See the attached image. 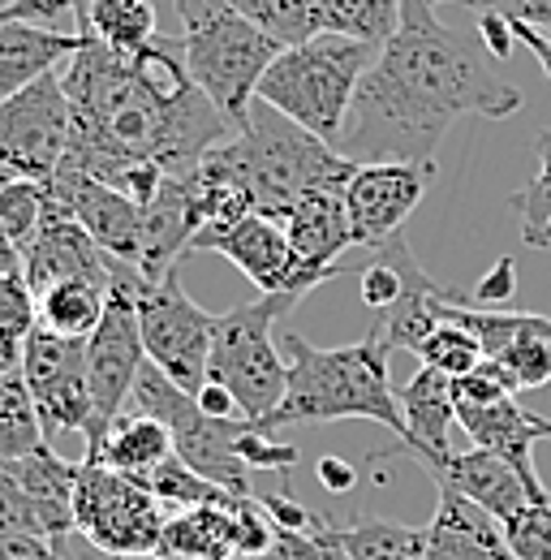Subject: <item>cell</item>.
<instances>
[{
  "mask_svg": "<svg viewBox=\"0 0 551 560\" xmlns=\"http://www.w3.org/2000/svg\"><path fill=\"white\" fill-rule=\"evenodd\" d=\"M479 39L495 61H508L513 57V44H517L508 18H500V13H479Z\"/></svg>",
  "mask_w": 551,
  "mask_h": 560,
  "instance_id": "46",
  "label": "cell"
},
{
  "mask_svg": "<svg viewBox=\"0 0 551 560\" xmlns=\"http://www.w3.org/2000/svg\"><path fill=\"white\" fill-rule=\"evenodd\" d=\"M17 488L26 491V500L35 504L39 513V526L52 544H66L73 535V488H78V462H66L52 444L22 457V462H9L4 466Z\"/></svg>",
  "mask_w": 551,
  "mask_h": 560,
  "instance_id": "25",
  "label": "cell"
},
{
  "mask_svg": "<svg viewBox=\"0 0 551 560\" xmlns=\"http://www.w3.org/2000/svg\"><path fill=\"white\" fill-rule=\"evenodd\" d=\"M108 289L113 284H99V280H61L52 289H44L35 298L39 306V328L57 332V337H73V341H86L99 319H104V306H108Z\"/></svg>",
  "mask_w": 551,
  "mask_h": 560,
  "instance_id": "28",
  "label": "cell"
},
{
  "mask_svg": "<svg viewBox=\"0 0 551 560\" xmlns=\"http://www.w3.org/2000/svg\"><path fill=\"white\" fill-rule=\"evenodd\" d=\"M134 560H168V557H160V552H155V557H134Z\"/></svg>",
  "mask_w": 551,
  "mask_h": 560,
  "instance_id": "55",
  "label": "cell"
},
{
  "mask_svg": "<svg viewBox=\"0 0 551 560\" xmlns=\"http://www.w3.org/2000/svg\"><path fill=\"white\" fill-rule=\"evenodd\" d=\"M138 284L142 272L130 264L113 268V289L99 328L86 337V375H91V406L95 419L86 427V453H95L108 435V427L130 410L138 371L146 362L142 350V328H138Z\"/></svg>",
  "mask_w": 551,
  "mask_h": 560,
  "instance_id": "9",
  "label": "cell"
},
{
  "mask_svg": "<svg viewBox=\"0 0 551 560\" xmlns=\"http://www.w3.org/2000/svg\"><path fill=\"white\" fill-rule=\"evenodd\" d=\"M413 353L422 358V366H431V371H439V375H448V380L470 375L482 358H486L479 346V337L466 332V328L453 324V319H444V324H439V328H435Z\"/></svg>",
  "mask_w": 551,
  "mask_h": 560,
  "instance_id": "34",
  "label": "cell"
},
{
  "mask_svg": "<svg viewBox=\"0 0 551 560\" xmlns=\"http://www.w3.org/2000/svg\"><path fill=\"white\" fill-rule=\"evenodd\" d=\"M82 35L78 31H57L44 22H0V104L39 82L44 73L57 70V61H69L78 52Z\"/></svg>",
  "mask_w": 551,
  "mask_h": 560,
  "instance_id": "23",
  "label": "cell"
},
{
  "mask_svg": "<svg viewBox=\"0 0 551 560\" xmlns=\"http://www.w3.org/2000/svg\"><path fill=\"white\" fill-rule=\"evenodd\" d=\"M195 401H199V410L211 415V419H242V415H237V401L228 397V388H220V384H211V380L195 393Z\"/></svg>",
  "mask_w": 551,
  "mask_h": 560,
  "instance_id": "48",
  "label": "cell"
},
{
  "mask_svg": "<svg viewBox=\"0 0 551 560\" xmlns=\"http://www.w3.org/2000/svg\"><path fill=\"white\" fill-rule=\"evenodd\" d=\"M470 13H500L508 22H526L535 31L551 26V0H466Z\"/></svg>",
  "mask_w": 551,
  "mask_h": 560,
  "instance_id": "44",
  "label": "cell"
},
{
  "mask_svg": "<svg viewBox=\"0 0 551 560\" xmlns=\"http://www.w3.org/2000/svg\"><path fill=\"white\" fill-rule=\"evenodd\" d=\"M530 186H535V190H551V130L539 135V173H535Z\"/></svg>",
  "mask_w": 551,
  "mask_h": 560,
  "instance_id": "50",
  "label": "cell"
},
{
  "mask_svg": "<svg viewBox=\"0 0 551 560\" xmlns=\"http://www.w3.org/2000/svg\"><path fill=\"white\" fill-rule=\"evenodd\" d=\"M9 4H17V0H0V9H9Z\"/></svg>",
  "mask_w": 551,
  "mask_h": 560,
  "instance_id": "56",
  "label": "cell"
},
{
  "mask_svg": "<svg viewBox=\"0 0 551 560\" xmlns=\"http://www.w3.org/2000/svg\"><path fill=\"white\" fill-rule=\"evenodd\" d=\"M17 371L35 397V410H39L48 440L52 435H86V427L95 419L91 375H86V341L35 328L22 346Z\"/></svg>",
  "mask_w": 551,
  "mask_h": 560,
  "instance_id": "13",
  "label": "cell"
},
{
  "mask_svg": "<svg viewBox=\"0 0 551 560\" xmlns=\"http://www.w3.org/2000/svg\"><path fill=\"white\" fill-rule=\"evenodd\" d=\"M242 18H250L268 39L280 48H297L306 39H315L310 26V0H228Z\"/></svg>",
  "mask_w": 551,
  "mask_h": 560,
  "instance_id": "33",
  "label": "cell"
},
{
  "mask_svg": "<svg viewBox=\"0 0 551 560\" xmlns=\"http://www.w3.org/2000/svg\"><path fill=\"white\" fill-rule=\"evenodd\" d=\"M315 475H319V483H324V488L337 491V495L357 488V470H353L349 462H341V457H324V462L315 466Z\"/></svg>",
  "mask_w": 551,
  "mask_h": 560,
  "instance_id": "47",
  "label": "cell"
},
{
  "mask_svg": "<svg viewBox=\"0 0 551 560\" xmlns=\"http://www.w3.org/2000/svg\"><path fill=\"white\" fill-rule=\"evenodd\" d=\"M457 427L470 435V448L504 457L535 488H543V479L535 470V440H539L535 415L517 397H504V401H491V406H457Z\"/></svg>",
  "mask_w": 551,
  "mask_h": 560,
  "instance_id": "24",
  "label": "cell"
},
{
  "mask_svg": "<svg viewBox=\"0 0 551 560\" xmlns=\"http://www.w3.org/2000/svg\"><path fill=\"white\" fill-rule=\"evenodd\" d=\"M164 522H168L164 504L138 479L86 457L78 462L73 535H82L91 548L117 560L155 557L164 539Z\"/></svg>",
  "mask_w": 551,
  "mask_h": 560,
  "instance_id": "10",
  "label": "cell"
},
{
  "mask_svg": "<svg viewBox=\"0 0 551 560\" xmlns=\"http://www.w3.org/2000/svg\"><path fill=\"white\" fill-rule=\"evenodd\" d=\"M535 431H539V440H551V419L535 415Z\"/></svg>",
  "mask_w": 551,
  "mask_h": 560,
  "instance_id": "53",
  "label": "cell"
},
{
  "mask_svg": "<svg viewBox=\"0 0 551 560\" xmlns=\"http://www.w3.org/2000/svg\"><path fill=\"white\" fill-rule=\"evenodd\" d=\"M284 233L297 250V259L324 277H344L349 264H337L353 242V224H349V208H344V190H319L310 199H302L297 211L284 220Z\"/></svg>",
  "mask_w": 551,
  "mask_h": 560,
  "instance_id": "22",
  "label": "cell"
},
{
  "mask_svg": "<svg viewBox=\"0 0 551 560\" xmlns=\"http://www.w3.org/2000/svg\"><path fill=\"white\" fill-rule=\"evenodd\" d=\"M39 328V306H35V293L22 272H0V350L17 353L26 337Z\"/></svg>",
  "mask_w": 551,
  "mask_h": 560,
  "instance_id": "36",
  "label": "cell"
},
{
  "mask_svg": "<svg viewBox=\"0 0 551 560\" xmlns=\"http://www.w3.org/2000/svg\"><path fill=\"white\" fill-rule=\"evenodd\" d=\"M0 535H39V539H48L44 526H39L35 504L26 500V491L17 488V479L4 466H0Z\"/></svg>",
  "mask_w": 551,
  "mask_h": 560,
  "instance_id": "40",
  "label": "cell"
},
{
  "mask_svg": "<svg viewBox=\"0 0 551 560\" xmlns=\"http://www.w3.org/2000/svg\"><path fill=\"white\" fill-rule=\"evenodd\" d=\"M426 4H431V9H435V4H448V0H426ZM457 4H466V0H457Z\"/></svg>",
  "mask_w": 551,
  "mask_h": 560,
  "instance_id": "54",
  "label": "cell"
},
{
  "mask_svg": "<svg viewBox=\"0 0 551 560\" xmlns=\"http://www.w3.org/2000/svg\"><path fill=\"white\" fill-rule=\"evenodd\" d=\"M73 108L61 73H44L0 104V173L48 186L66 164Z\"/></svg>",
  "mask_w": 551,
  "mask_h": 560,
  "instance_id": "12",
  "label": "cell"
},
{
  "mask_svg": "<svg viewBox=\"0 0 551 560\" xmlns=\"http://www.w3.org/2000/svg\"><path fill=\"white\" fill-rule=\"evenodd\" d=\"M61 86L73 108L61 168L121 190L138 208L155 199L164 177H186L233 135L195 86L181 39L168 35H155L138 52H113L82 35Z\"/></svg>",
  "mask_w": 551,
  "mask_h": 560,
  "instance_id": "1",
  "label": "cell"
},
{
  "mask_svg": "<svg viewBox=\"0 0 551 560\" xmlns=\"http://www.w3.org/2000/svg\"><path fill=\"white\" fill-rule=\"evenodd\" d=\"M280 350L289 362V384H284V401L276 406L272 419L259 422L263 431L297 427V422L362 419L392 431L397 444L406 440V419H401L392 371H388L392 346L375 328L362 341L337 346V350H319L306 337H297L293 328H284Z\"/></svg>",
  "mask_w": 551,
  "mask_h": 560,
  "instance_id": "3",
  "label": "cell"
},
{
  "mask_svg": "<svg viewBox=\"0 0 551 560\" xmlns=\"http://www.w3.org/2000/svg\"><path fill=\"white\" fill-rule=\"evenodd\" d=\"M297 302L302 298H293V293H259L255 302L233 306L228 315H215L207 380L228 388L242 419H272L276 406L284 401L289 362H284V350L276 346V324Z\"/></svg>",
  "mask_w": 551,
  "mask_h": 560,
  "instance_id": "7",
  "label": "cell"
},
{
  "mask_svg": "<svg viewBox=\"0 0 551 560\" xmlns=\"http://www.w3.org/2000/svg\"><path fill=\"white\" fill-rule=\"evenodd\" d=\"M439 504L426 526V560H517L504 544V526L453 488H435Z\"/></svg>",
  "mask_w": 551,
  "mask_h": 560,
  "instance_id": "21",
  "label": "cell"
},
{
  "mask_svg": "<svg viewBox=\"0 0 551 560\" xmlns=\"http://www.w3.org/2000/svg\"><path fill=\"white\" fill-rule=\"evenodd\" d=\"M39 448H48V431L39 422L35 397L22 380V371L13 366L9 375H0V466L22 462Z\"/></svg>",
  "mask_w": 551,
  "mask_h": 560,
  "instance_id": "30",
  "label": "cell"
},
{
  "mask_svg": "<svg viewBox=\"0 0 551 560\" xmlns=\"http://www.w3.org/2000/svg\"><path fill=\"white\" fill-rule=\"evenodd\" d=\"M82 457H86V462H99V466H108V470H121V475H130V479H138V483L146 488L151 470L173 457V435H168V427L160 419L126 410L121 419L108 427L104 444H99L95 453H82Z\"/></svg>",
  "mask_w": 551,
  "mask_h": 560,
  "instance_id": "26",
  "label": "cell"
},
{
  "mask_svg": "<svg viewBox=\"0 0 551 560\" xmlns=\"http://www.w3.org/2000/svg\"><path fill=\"white\" fill-rule=\"evenodd\" d=\"M341 548L353 560H426V530L388 522V517H353L337 526Z\"/></svg>",
  "mask_w": 551,
  "mask_h": 560,
  "instance_id": "31",
  "label": "cell"
},
{
  "mask_svg": "<svg viewBox=\"0 0 551 560\" xmlns=\"http://www.w3.org/2000/svg\"><path fill=\"white\" fill-rule=\"evenodd\" d=\"M517 108L521 91L495 73L482 39L439 22L426 0H406L397 35L357 82L337 151L353 164H435L457 121H500Z\"/></svg>",
  "mask_w": 551,
  "mask_h": 560,
  "instance_id": "2",
  "label": "cell"
},
{
  "mask_svg": "<svg viewBox=\"0 0 551 560\" xmlns=\"http://www.w3.org/2000/svg\"><path fill=\"white\" fill-rule=\"evenodd\" d=\"M207 155L228 182H237L246 190L255 215H268L276 224H284L302 199H310L319 190H344L357 168L332 142L315 139L310 130H302L297 121L280 117L276 108L259 104V100H255L246 126L233 130Z\"/></svg>",
  "mask_w": 551,
  "mask_h": 560,
  "instance_id": "4",
  "label": "cell"
},
{
  "mask_svg": "<svg viewBox=\"0 0 551 560\" xmlns=\"http://www.w3.org/2000/svg\"><path fill=\"white\" fill-rule=\"evenodd\" d=\"M397 406L406 419V440L392 453H410L413 462L431 475L435 466H444L457 448H453V427H457V397H453V380L422 366L406 388H397Z\"/></svg>",
  "mask_w": 551,
  "mask_h": 560,
  "instance_id": "18",
  "label": "cell"
},
{
  "mask_svg": "<svg viewBox=\"0 0 551 560\" xmlns=\"http://www.w3.org/2000/svg\"><path fill=\"white\" fill-rule=\"evenodd\" d=\"M44 195L66 211V215H73L108 259L138 268V250H142V208H138L134 199H126L121 190H113V186H104V182H95V177L66 173V168L44 186Z\"/></svg>",
  "mask_w": 551,
  "mask_h": 560,
  "instance_id": "16",
  "label": "cell"
},
{
  "mask_svg": "<svg viewBox=\"0 0 551 560\" xmlns=\"http://www.w3.org/2000/svg\"><path fill=\"white\" fill-rule=\"evenodd\" d=\"M237 462L255 475V470H276V475H293L297 466V444L276 440V431H263L259 422H246L237 435Z\"/></svg>",
  "mask_w": 551,
  "mask_h": 560,
  "instance_id": "38",
  "label": "cell"
},
{
  "mask_svg": "<svg viewBox=\"0 0 551 560\" xmlns=\"http://www.w3.org/2000/svg\"><path fill=\"white\" fill-rule=\"evenodd\" d=\"M268 560H353V557L341 548L337 526L319 517V526L306 530V535H276V548Z\"/></svg>",
  "mask_w": 551,
  "mask_h": 560,
  "instance_id": "39",
  "label": "cell"
},
{
  "mask_svg": "<svg viewBox=\"0 0 551 560\" xmlns=\"http://www.w3.org/2000/svg\"><path fill=\"white\" fill-rule=\"evenodd\" d=\"M130 410L164 422L168 435H173V453L195 475H203L207 483L233 491V495H255L250 491V470L237 462V435L250 419H211V415H203L195 393L177 388L155 362H142Z\"/></svg>",
  "mask_w": 551,
  "mask_h": 560,
  "instance_id": "8",
  "label": "cell"
},
{
  "mask_svg": "<svg viewBox=\"0 0 551 560\" xmlns=\"http://www.w3.org/2000/svg\"><path fill=\"white\" fill-rule=\"evenodd\" d=\"M513 26V35H517V44H526L530 52H535V61L543 66V73L551 78V39L543 31H535V26H526V22H508Z\"/></svg>",
  "mask_w": 551,
  "mask_h": 560,
  "instance_id": "49",
  "label": "cell"
},
{
  "mask_svg": "<svg viewBox=\"0 0 551 560\" xmlns=\"http://www.w3.org/2000/svg\"><path fill=\"white\" fill-rule=\"evenodd\" d=\"M138 328L146 362H155L186 393L203 388L211 341H215V315L186 293L177 268L155 284L151 280L138 284Z\"/></svg>",
  "mask_w": 551,
  "mask_h": 560,
  "instance_id": "11",
  "label": "cell"
},
{
  "mask_svg": "<svg viewBox=\"0 0 551 560\" xmlns=\"http://www.w3.org/2000/svg\"><path fill=\"white\" fill-rule=\"evenodd\" d=\"M146 491L164 504V513H186V509H203V504H233V500H237L233 491L215 488V483H207L203 475H195L177 453H173L164 466H155V470H151Z\"/></svg>",
  "mask_w": 551,
  "mask_h": 560,
  "instance_id": "32",
  "label": "cell"
},
{
  "mask_svg": "<svg viewBox=\"0 0 551 560\" xmlns=\"http://www.w3.org/2000/svg\"><path fill=\"white\" fill-rule=\"evenodd\" d=\"M453 397H457V406H491V401H504V397H517V393L508 388L500 366L491 358H482L470 375L453 380Z\"/></svg>",
  "mask_w": 551,
  "mask_h": 560,
  "instance_id": "41",
  "label": "cell"
},
{
  "mask_svg": "<svg viewBox=\"0 0 551 560\" xmlns=\"http://www.w3.org/2000/svg\"><path fill=\"white\" fill-rule=\"evenodd\" d=\"M513 293H517V264H513V259H495V268L474 284V293H470V302H466V306L508 311Z\"/></svg>",
  "mask_w": 551,
  "mask_h": 560,
  "instance_id": "42",
  "label": "cell"
},
{
  "mask_svg": "<svg viewBox=\"0 0 551 560\" xmlns=\"http://www.w3.org/2000/svg\"><path fill=\"white\" fill-rule=\"evenodd\" d=\"M435 488H453L457 495L474 500L479 509H486L495 522H508L517 509H526L530 500H551L548 488H535L517 466H508L504 457L495 453H482V448H466V453H453L444 466L431 470Z\"/></svg>",
  "mask_w": 551,
  "mask_h": 560,
  "instance_id": "19",
  "label": "cell"
},
{
  "mask_svg": "<svg viewBox=\"0 0 551 560\" xmlns=\"http://www.w3.org/2000/svg\"><path fill=\"white\" fill-rule=\"evenodd\" d=\"M17 366V353H9V350H0V375H9Z\"/></svg>",
  "mask_w": 551,
  "mask_h": 560,
  "instance_id": "52",
  "label": "cell"
},
{
  "mask_svg": "<svg viewBox=\"0 0 551 560\" xmlns=\"http://www.w3.org/2000/svg\"><path fill=\"white\" fill-rule=\"evenodd\" d=\"M259 500H263V513L272 517V526L280 535H306V530L319 526V513H310L306 504H297L284 488L272 491V495H259Z\"/></svg>",
  "mask_w": 551,
  "mask_h": 560,
  "instance_id": "43",
  "label": "cell"
},
{
  "mask_svg": "<svg viewBox=\"0 0 551 560\" xmlns=\"http://www.w3.org/2000/svg\"><path fill=\"white\" fill-rule=\"evenodd\" d=\"M199 211L190 199V186L181 177H164L151 203H142V250H138V272L142 280H164L177 259L195 246L199 237Z\"/></svg>",
  "mask_w": 551,
  "mask_h": 560,
  "instance_id": "20",
  "label": "cell"
},
{
  "mask_svg": "<svg viewBox=\"0 0 551 560\" xmlns=\"http://www.w3.org/2000/svg\"><path fill=\"white\" fill-rule=\"evenodd\" d=\"M0 560H78L66 544L39 539V535H0Z\"/></svg>",
  "mask_w": 551,
  "mask_h": 560,
  "instance_id": "45",
  "label": "cell"
},
{
  "mask_svg": "<svg viewBox=\"0 0 551 560\" xmlns=\"http://www.w3.org/2000/svg\"><path fill=\"white\" fill-rule=\"evenodd\" d=\"M78 35H91L95 44L113 52H138L160 35L155 4L151 0H86L78 18Z\"/></svg>",
  "mask_w": 551,
  "mask_h": 560,
  "instance_id": "29",
  "label": "cell"
},
{
  "mask_svg": "<svg viewBox=\"0 0 551 560\" xmlns=\"http://www.w3.org/2000/svg\"><path fill=\"white\" fill-rule=\"evenodd\" d=\"M504 526V544L517 560H551V500H530Z\"/></svg>",
  "mask_w": 551,
  "mask_h": 560,
  "instance_id": "37",
  "label": "cell"
},
{
  "mask_svg": "<svg viewBox=\"0 0 551 560\" xmlns=\"http://www.w3.org/2000/svg\"><path fill=\"white\" fill-rule=\"evenodd\" d=\"M113 268H117V259H108L91 242V233L48 199L44 224H39L35 242L22 250V277L31 284V293L39 298L44 289H52L61 280H99V284H113Z\"/></svg>",
  "mask_w": 551,
  "mask_h": 560,
  "instance_id": "17",
  "label": "cell"
},
{
  "mask_svg": "<svg viewBox=\"0 0 551 560\" xmlns=\"http://www.w3.org/2000/svg\"><path fill=\"white\" fill-rule=\"evenodd\" d=\"M406 0H310L315 35H341L371 48H384L401 26Z\"/></svg>",
  "mask_w": 551,
  "mask_h": 560,
  "instance_id": "27",
  "label": "cell"
},
{
  "mask_svg": "<svg viewBox=\"0 0 551 560\" xmlns=\"http://www.w3.org/2000/svg\"><path fill=\"white\" fill-rule=\"evenodd\" d=\"M181 18V57L195 86L220 108V117L242 130L259 82L272 70V61L284 52L276 39H268L250 18H242L228 0H177Z\"/></svg>",
  "mask_w": 551,
  "mask_h": 560,
  "instance_id": "5",
  "label": "cell"
},
{
  "mask_svg": "<svg viewBox=\"0 0 551 560\" xmlns=\"http://www.w3.org/2000/svg\"><path fill=\"white\" fill-rule=\"evenodd\" d=\"M44 186L39 182H22V177H4L0 182V224L9 233V242L17 246V255L35 242L39 224H44Z\"/></svg>",
  "mask_w": 551,
  "mask_h": 560,
  "instance_id": "35",
  "label": "cell"
},
{
  "mask_svg": "<svg viewBox=\"0 0 551 560\" xmlns=\"http://www.w3.org/2000/svg\"><path fill=\"white\" fill-rule=\"evenodd\" d=\"M0 182H4V173H0ZM0 272H22V255H17V246L9 242L4 224H0Z\"/></svg>",
  "mask_w": 551,
  "mask_h": 560,
  "instance_id": "51",
  "label": "cell"
},
{
  "mask_svg": "<svg viewBox=\"0 0 551 560\" xmlns=\"http://www.w3.org/2000/svg\"><path fill=\"white\" fill-rule=\"evenodd\" d=\"M379 48L341 39V35H315L297 48H284L272 70L259 82V104L276 108L280 117L297 121L315 139L341 142L353 95L362 73L371 70Z\"/></svg>",
  "mask_w": 551,
  "mask_h": 560,
  "instance_id": "6",
  "label": "cell"
},
{
  "mask_svg": "<svg viewBox=\"0 0 551 560\" xmlns=\"http://www.w3.org/2000/svg\"><path fill=\"white\" fill-rule=\"evenodd\" d=\"M435 182V164H401V160H375L357 164L344 186V208L353 224V242L375 250L406 233V220L422 203V195Z\"/></svg>",
  "mask_w": 551,
  "mask_h": 560,
  "instance_id": "14",
  "label": "cell"
},
{
  "mask_svg": "<svg viewBox=\"0 0 551 560\" xmlns=\"http://www.w3.org/2000/svg\"><path fill=\"white\" fill-rule=\"evenodd\" d=\"M190 250H215L224 255L242 277L250 280L259 293H293V298H306L315 284H324V272L306 268L284 233V224H276L268 215H246L242 224L233 229H220V233H199Z\"/></svg>",
  "mask_w": 551,
  "mask_h": 560,
  "instance_id": "15",
  "label": "cell"
}]
</instances>
